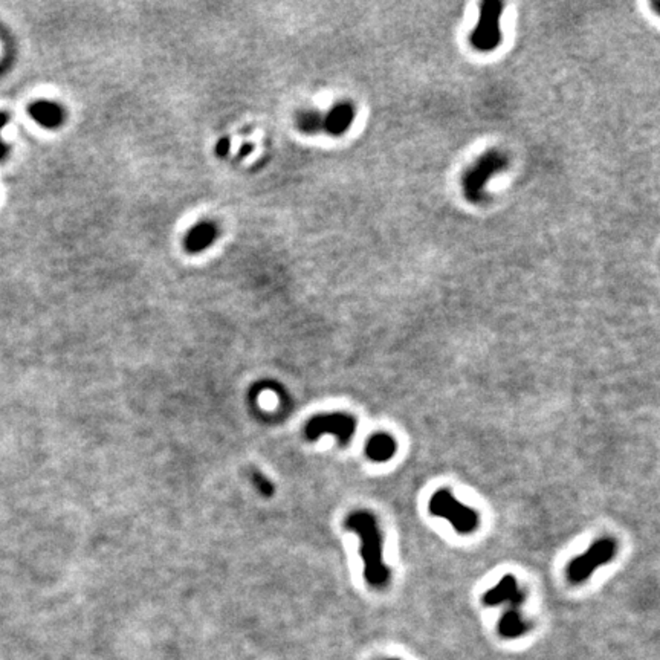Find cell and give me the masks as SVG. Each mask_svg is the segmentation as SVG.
Returning <instances> with one entry per match:
<instances>
[{"label":"cell","instance_id":"ba28073f","mask_svg":"<svg viewBox=\"0 0 660 660\" xmlns=\"http://www.w3.org/2000/svg\"><path fill=\"white\" fill-rule=\"evenodd\" d=\"M217 237V228L211 222H200L193 227L185 237V250L188 252H202L213 245Z\"/></svg>","mask_w":660,"mask_h":660},{"label":"cell","instance_id":"2e32d148","mask_svg":"<svg viewBox=\"0 0 660 660\" xmlns=\"http://www.w3.org/2000/svg\"><path fill=\"white\" fill-rule=\"evenodd\" d=\"M388 660H396V659H388Z\"/></svg>","mask_w":660,"mask_h":660},{"label":"cell","instance_id":"7a4b0ae2","mask_svg":"<svg viewBox=\"0 0 660 660\" xmlns=\"http://www.w3.org/2000/svg\"><path fill=\"white\" fill-rule=\"evenodd\" d=\"M431 515L445 518L453 526L457 533L468 535L476 532L480 526V515L477 510L465 506L456 499L449 489H439L434 492L428 503Z\"/></svg>","mask_w":660,"mask_h":660},{"label":"cell","instance_id":"9c48e42d","mask_svg":"<svg viewBox=\"0 0 660 660\" xmlns=\"http://www.w3.org/2000/svg\"><path fill=\"white\" fill-rule=\"evenodd\" d=\"M29 115L37 124L46 129H56L63 122V108L49 103V101H37L29 107Z\"/></svg>","mask_w":660,"mask_h":660},{"label":"cell","instance_id":"9a60e30c","mask_svg":"<svg viewBox=\"0 0 660 660\" xmlns=\"http://www.w3.org/2000/svg\"><path fill=\"white\" fill-rule=\"evenodd\" d=\"M216 152H217V154H219V156H227L228 152H230V139L228 138L220 139V141L217 143Z\"/></svg>","mask_w":660,"mask_h":660},{"label":"cell","instance_id":"8992f818","mask_svg":"<svg viewBox=\"0 0 660 660\" xmlns=\"http://www.w3.org/2000/svg\"><path fill=\"white\" fill-rule=\"evenodd\" d=\"M526 599L524 592L520 588L514 574H504L497 584L483 595L486 607H495L500 604H509V607L518 609Z\"/></svg>","mask_w":660,"mask_h":660},{"label":"cell","instance_id":"30bf717a","mask_svg":"<svg viewBox=\"0 0 660 660\" xmlns=\"http://www.w3.org/2000/svg\"><path fill=\"white\" fill-rule=\"evenodd\" d=\"M353 107L348 104H338L332 111L323 116V129L329 131L330 135H341L351 126L353 121Z\"/></svg>","mask_w":660,"mask_h":660},{"label":"cell","instance_id":"3957f363","mask_svg":"<svg viewBox=\"0 0 660 660\" xmlns=\"http://www.w3.org/2000/svg\"><path fill=\"white\" fill-rule=\"evenodd\" d=\"M618 554V542L610 538H599L590 546L584 554L574 558L567 565V579L570 584H582L587 581L597 567L609 564Z\"/></svg>","mask_w":660,"mask_h":660},{"label":"cell","instance_id":"8fae6325","mask_svg":"<svg viewBox=\"0 0 660 660\" xmlns=\"http://www.w3.org/2000/svg\"><path fill=\"white\" fill-rule=\"evenodd\" d=\"M527 630H529V624L515 607H509L508 611H504V615L500 618L499 633L503 638L515 639L527 633Z\"/></svg>","mask_w":660,"mask_h":660},{"label":"cell","instance_id":"52a82bcc","mask_svg":"<svg viewBox=\"0 0 660 660\" xmlns=\"http://www.w3.org/2000/svg\"><path fill=\"white\" fill-rule=\"evenodd\" d=\"M398 449V444L393 436L387 433H376L366 444V456L371 462L384 463L393 459Z\"/></svg>","mask_w":660,"mask_h":660},{"label":"cell","instance_id":"4fadbf2b","mask_svg":"<svg viewBox=\"0 0 660 660\" xmlns=\"http://www.w3.org/2000/svg\"><path fill=\"white\" fill-rule=\"evenodd\" d=\"M252 481H254V485L255 488L259 489V492L263 494L265 497H271L274 494V485H273V481H271L265 474H261L260 471H254L252 472Z\"/></svg>","mask_w":660,"mask_h":660},{"label":"cell","instance_id":"277c9868","mask_svg":"<svg viewBox=\"0 0 660 660\" xmlns=\"http://www.w3.org/2000/svg\"><path fill=\"white\" fill-rule=\"evenodd\" d=\"M356 419L348 413H323L310 417L305 425V437L310 442H315L324 434H332L339 442V445L346 446L352 440L356 433Z\"/></svg>","mask_w":660,"mask_h":660},{"label":"cell","instance_id":"5b68a950","mask_svg":"<svg viewBox=\"0 0 660 660\" xmlns=\"http://www.w3.org/2000/svg\"><path fill=\"white\" fill-rule=\"evenodd\" d=\"M503 5L500 2H486L481 6V15L477 28L474 29L471 42L480 51H491L500 42L499 20Z\"/></svg>","mask_w":660,"mask_h":660},{"label":"cell","instance_id":"6da1fadb","mask_svg":"<svg viewBox=\"0 0 660 660\" xmlns=\"http://www.w3.org/2000/svg\"><path fill=\"white\" fill-rule=\"evenodd\" d=\"M344 527L361 538V558L367 584L373 588H384L390 581V570L383 558L384 540L376 517L370 510H353L347 515Z\"/></svg>","mask_w":660,"mask_h":660},{"label":"cell","instance_id":"7c38bea8","mask_svg":"<svg viewBox=\"0 0 660 660\" xmlns=\"http://www.w3.org/2000/svg\"><path fill=\"white\" fill-rule=\"evenodd\" d=\"M297 126L306 134H315L323 129V115L314 111L301 112L297 116Z\"/></svg>","mask_w":660,"mask_h":660},{"label":"cell","instance_id":"5bb4252c","mask_svg":"<svg viewBox=\"0 0 660 660\" xmlns=\"http://www.w3.org/2000/svg\"><path fill=\"white\" fill-rule=\"evenodd\" d=\"M6 122H8V115L0 113V130H2L6 126ZM6 153H8V147H6V144L2 143V139H0V161H2L6 156Z\"/></svg>","mask_w":660,"mask_h":660}]
</instances>
